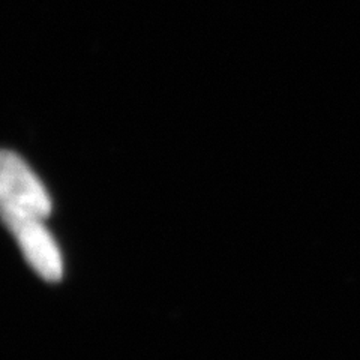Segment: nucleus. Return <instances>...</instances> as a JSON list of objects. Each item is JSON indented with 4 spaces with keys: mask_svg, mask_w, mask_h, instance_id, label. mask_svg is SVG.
Instances as JSON below:
<instances>
[{
    "mask_svg": "<svg viewBox=\"0 0 360 360\" xmlns=\"http://www.w3.org/2000/svg\"><path fill=\"white\" fill-rule=\"evenodd\" d=\"M2 219L8 230L15 236L26 262L47 283H59L63 276V260L58 243L45 221L13 210H2Z\"/></svg>",
    "mask_w": 360,
    "mask_h": 360,
    "instance_id": "f03ea898",
    "label": "nucleus"
},
{
    "mask_svg": "<svg viewBox=\"0 0 360 360\" xmlns=\"http://www.w3.org/2000/svg\"><path fill=\"white\" fill-rule=\"evenodd\" d=\"M0 205L27 217L47 219L51 215V200L38 176L27 162L13 150L0 156Z\"/></svg>",
    "mask_w": 360,
    "mask_h": 360,
    "instance_id": "f257e3e1",
    "label": "nucleus"
}]
</instances>
